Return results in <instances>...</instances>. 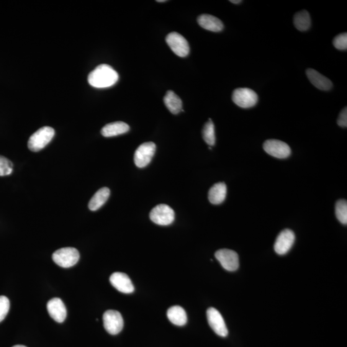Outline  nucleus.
Returning <instances> with one entry per match:
<instances>
[{"label": "nucleus", "mask_w": 347, "mask_h": 347, "mask_svg": "<svg viewBox=\"0 0 347 347\" xmlns=\"http://www.w3.org/2000/svg\"><path fill=\"white\" fill-rule=\"evenodd\" d=\"M87 80L92 86L96 88H105L117 83L118 74L112 66L102 64L89 74Z\"/></svg>", "instance_id": "nucleus-1"}, {"label": "nucleus", "mask_w": 347, "mask_h": 347, "mask_svg": "<svg viewBox=\"0 0 347 347\" xmlns=\"http://www.w3.org/2000/svg\"><path fill=\"white\" fill-rule=\"evenodd\" d=\"M55 135V131L48 126L38 130L30 136L28 141V148L31 151L38 152L45 148Z\"/></svg>", "instance_id": "nucleus-2"}, {"label": "nucleus", "mask_w": 347, "mask_h": 347, "mask_svg": "<svg viewBox=\"0 0 347 347\" xmlns=\"http://www.w3.org/2000/svg\"><path fill=\"white\" fill-rule=\"evenodd\" d=\"M80 254L78 250L74 248H63L56 251L52 254L54 262L58 266L68 268L75 266L78 262Z\"/></svg>", "instance_id": "nucleus-3"}, {"label": "nucleus", "mask_w": 347, "mask_h": 347, "mask_svg": "<svg viewBox=\"0 0 347 347\" xmlns=\"http://www.w3.org/2000/svg\"><path fill=\"white\" fill-rule=\"evenodd\" d=\"M151 220L156 225L167 226L174 222L175 213L173 209L166 204L157 205L152 209L149 215Z\"/></svg>", "instance_id": "nucleus-4"}, {"label": "nucleus", "mask_w": 347, "mask_h": 347, "mask_svg": "<svg viewBox=\"0 0 347 347\" xmlns=\"http://www.w3.org/2000/svg\"><path fill=\"white\" fill-rule=\"evenodd\" d=\"M166 42L173 52L181 58L189 55V44L184 36L177 32H171L167 35Z\"/></svg>", "instance_id": "nucleus-5"}, {"label": "nucleus", "mask_w": 347, "mask_h": 347, "mask_svg": "<svg viewBox=\"0 0 347 347\" xmlns=\"http://www.w3.org/2000/svg\"><path fill=\"white\" fill-rule=\"evenodd\" d=\"M234 103L242 108H250L258 102V95L249 88H238L234 90L232 94Z\"/></svg>", "instance_id": "nucleus-6"}, {"label": "nucleus", "mask_w": 347, "mask_h": 347, "mask_svg": "<svg viewBox=\"0 0 347 347\" xmlns=\"http://www.w3.org/2000/svg\"><path fill=\"white\" fill-rule=\"evenodd\" d=\"M156 148L155 143L151 141L143 143L139 146L134 156V161L136 167L143 168L148 166L155 153Z\"/></svg>", "instance_id": "nucleus-7"}, {"label": "nucleus", "mask_w": 347, "mask_h": 347, "mask_svg": "<svg viewBox=\"0 0 347 347\" xmlns=\"http://www.w3.org/2000/svg\"><path fill=\"white\" fill-rule=\"evenodd\" d=\"M103 322L105 331L112 335L120 333L123 327L122 316L117 311H105L103 315Z\"/></svg>", "instance_id": "nucleus-8"}, {"label": "nucleus", "mask_w": 347, "mask_h": 347, "mask_svg": "<svg viewBox=\"0 0 347 347\" xmlns=\"http://www.w3.org/2000/svg\"><path fill=\"white\" fill-rule=\"evenodd\" d=\"M215 256L223 268L227 271H235L239 268V255L235 251L228 249H220L216 251Z\"/></svg>", "instance_id": "nucleus-9"}, {"label": "nucleus", "mask_w": 347, "mask_h": 347, "mask_svg": "<svg viewBox=\"0 0 347 347\" xmlns=\"http://www.w3.org/2000/svg\"><path fill=\"white\" fill-rule=\"evenodd\" d=\"M263 148L269 155L279 159L288 158L291 153V150L286 143L278 140H266L264 143Z\"/></svg>", "instance_id": "nucleus-10"}, {"label": "nucleus", "mask_w": 347, "mask_h": 347, "mask_svg": "<svg viewBox=\"0 0 347 347\" xmlns=\"http://www.w3.org/2000/svg\"><path fill=\"white\" fill-rule=\"evenodd\" d=\"M207 316L208 324L217 335L221 337L228 336V331L225 321L221 314L216 308L213 307L208 308Z\"/></svg>", "instance_id": "nucleus-11"}, {"label": "nucleus", "mask_w": 347, "mask_h": 347, "mask_svg": "<svg viewBox=\"0 0 347 347\" xmlns=\"http://www.w3.org/2000/svg\"><path fill=\"white\" fill-rule=\"evenodd\" d=\"M295 241L294 232L289 229H285L278 235L275 241L274 249L277 254L283 255L288 253L292 248Z\"/></svg>", "instance_id": "nucleus-12"}, {"label": "nucleus", "mask_w": 347, "mask_h": 347, "mask_svg": "<svg viewBox=\"0 0 347 347\" xmlns=\"http://www.w3.org/2000/svg\"><path fill=\"white\" fill-rule=\"evenodd\" d=\"M110 282L118 291L130 294L135 290V287L130 277L122 272H115L111 275Z\"/></svg>", "instance_id": "nucleus-13"}, {"label": "nucleus", "mask_w": 347, "mask_h": 347, "mask_svg": "<svg viewBox=\"0 0 347 347\" xmlns=\"http://www.w3.org/2000/svg\"><path fill=\"white\" fill-rule=\"evenodd\" d=\"M49 315L58 323H63L66 318L67 311L63 301L59 298H53L47 303Z\"/></svg>", "instance_id": "nucleus-14"}, {"label": "nucleus", "mask_w": 347, "mask_h": 347, "mask_svg": "<svg viewBox=\"0 0 347 347\" xmlns=\"http://www.w3.org/2000/svg\"><path fill=\"white\" fill-rule=\"evenodd\" d=\"M306 75L309 80L311 83L315 86L316 88L323 91H329L333 87V83L328 78L323 76L318 71L314 69H307L306 71Z\"/></svg>", "instance_id": "nucleus-15"}, {"label": "nucleus", "mask_w": 347, "mask_h": 347, "mask_svg": "<svg viewBox=\"0 0 347 347\" xmlns=\"http://www.w3.org/2000/svg\"><path fill=\"white\" fill-rule=\"evenodd\" d=\"M197 22L200 27L211 32H221L224 28L223 22L218 18L212 15H200L197 18Z\"/></svg>", "instance_id": "nucleus-16"}, {"label": "nucleus", "mask_w": 347, "mask_h": 347, "mask_svg": "<svg viewBox=\"0 0 347 347\" xmlns=\"http://www.w3.org/2000/svg\"><path fill=\"white\" fill-rule=\"evenodd\" d=\"M227 187L225 182H220L213 185L208 192V199L213 205H220L225 200Z\"/></svg>", "instance_id": "nucleus-17"}, {"label": "nucleus", "mask_w": 347, "mask_h": 347, "mask_svg": "<svg viewBox=\"0 0 347 347\" xmlns=\"http://www.w3.org/2000/svg\"><path fill=\"white\" fill-rule=\"evenodd\" d=\"M130 129V126L125 122H115L105 125L102 129L101 134L104 137H113L127 133Z\"/></svg>", "instance_id": "nucleus-18"}, {"label": "nucleus", "mask_w": 347, "mask_h": 347, "mask_svg": "<svg viewBox=\"0 0 347 347\" xmlns=\"http://www.w3.org/2000/svg\"><path fill=\"white\" fill-rule=\"evenodd\" d=\"M167 317L172 323L177 326H184L187 322V313L180 306H173L167 311Z\"/></svg>", "instance_id": "nucleus-19"}, {"label": "nucleus", "mask_w": 347, "mask_h": 347, "mask_svg": "<svg viewBox=\"0 0 347 347\" xmlns=\"http://www.w3.org/2000/svg\"><path fill=\"white\" fill-rule=\"evenodd\" d=\"M110 195V190L107 187H103L95 193L89 200L88 207L90 210L96 211L105 204Z\"/></svg>", "instance_id": "nucleus-20"}, {"label": "nucleus", "mask_w": 347, "mask_h": 347, "mask_svg": "<svg viewBox=\"0 0 347 347\" xmlns=\"http://www.w3.org/2000/svg\"><path fill=\"white\" fill-rule=\"evenodd\" d=\"M163 102L167 109L172 114H178L182 109V104L181 99L174 92L171 91V90H169L166 93L163 98Z\"/></svg>", "instance_id": "nucleus-21"}, {"label": "nucleus", "mask_w": 347, "mask_h": 347, "mask_svg": "<svg viewBox=\"0 0 347 347\" xmlns=\"http://www.w3.org/2000/svg\"><path fill=\"white\" fill-rule=\"evenodd\" d=\"M293 22L298 30H307L309 29L311 25L310 15L307 10H302L295 15Z\"/></svg>", "instance_id": "nucleus-22"}, {"label": "nucleus", "mask_w": 347, "mask_h": 347, "mask_svg": "<svg viewBox=\"0 0 347 347\" xmlns=\"http://www.w3.org/2000/svg\"><path fill=\"white\" fill-rule=\"evenodd\" d=\"M203 137L206 143L210 146H213L215 143V126L212 120L209 119L205 123L203 130Z\"/></svg>", "instance_id": "nucleus-23"}, {"label": "nucleus", "mask_w": 347, "mask_h": 347, "mask_svg": "<svg viewBox=\"0 0 347 347\" xmlns=\"http://www.w3.org/2000/svg\"><path fill=\"white\" fill-rule=\"evenodd\" d=\"M335 213L337 218L343 225L347 224V202L346 200H338L336 203Z\"/></svg>", "instance_id": "nucleus-24"}, {"label": "nucleus", "mask_w": 347, "mask_h": 347, "mask_svg": "<svg viewBox=\"0 0 347 347\" xmlns=\"http://www.w3.org/2000/svg\"><path fill=\"white\" fill-rule=\"evenodd\" d=\"M13 164L4 156H0V176H8L12 173Z\"/></svg>", "instance_id": "nucleus-25"}, {"label": "nucleus", "mask_w": 347, "mask_h": 347, "mask_svg": "<svg viewBox=\"0 0 347 347\" xmlns=\"http://www.w3.org/2000/svg\"><path fill=\"white\" fill-rule=\"evenodd\" d=\"M334 47L339 50H346L347 33H342L334 38L333 40Z\"/></svg>", "instance_id": "nucleus-26"}, {"label": "nucleus", "mask_w": 347, "mask_h": 347, "mask_svg": "<svg viewBox=\"0 0 347 347\" xmlns=\"http://www.w3.org/2000/svg\"><path fill=\"white\" fill-rule=\"evenodd\" d=\"M9 308V300L5 296H0V322L6 317Z\"/></svg>", "instance_id": "nucleus-27"}, {"label": "nucleus", "mask_w": 347, "mask_h": 347, "mask_svg": "<svg viewBox=\"0 0 347 347\" xmlns=\"http://www.w3.org/2000/svg\"><path fill=\"white\" fill-rule=\"evenodd\" d=\"M338 125L342 127H347V109L344 107L341 112L339 113L338 120H337Z\"/></svg>", "instance_id": "nucleus-28"}, {"label": "nucleus", "mask_w": 347, "mask_h": 347, "mask_svg": "<svg viewBox=\"0 0 347 347\" xmlns=\"http://www.w3.org/2000/svg\"><path fill=\"white\" fill-rule=\"evenodd\" d=\"M230 2L234 4H241V3L242 2L241 0H231V1Z\"/></svg>", "instance_id": "nucleus-29"}, {"label": "nucleus", "mask_w": 347, "mask_h": 347, "mask_svg": "<svg viewBox=\"0 0 347 347\" xmlns=\"http://www.w3.org/2000/svg\"><path fill=\"white\" fill-rule=\"evenodd\" d=\"M12 347H27L24 345H21V344H17V345L13 346Z\"/></svg>", "instance_id": "nucleus-30"}, {"label": "nucleus", "mask_w": 347, "mask_h": 347, "mask_svg": "<svg viewBox=\"0 0 347 347\" xmlns=\"http://www.w3.org/2000/svg\"><path fill=\"white\" fill-rule=\"evenodd\" d=\"M157 2H166V0H158V1H156Z\"/></svg>", "instance_id": "nucleus-31"}]
</instances>
